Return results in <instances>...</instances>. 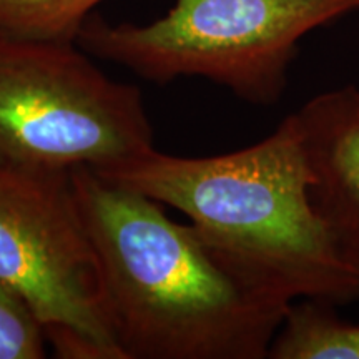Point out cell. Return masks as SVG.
I'll list each match as a JSON object with an SVG mask.
<instances>
[{"label": "cell", "instance_id": "3", "mask_svg": "<svg viewBox=\"0 0 359 359\" xmlns=\"http://www.w3.org/2000/svg\"><path fill=\"white\" fill-rule=\"evenodd\" d=\"M359 12V0H173L148 24H111L93 12L77 43L154 83L198 77L253 105L288 87L302 39Z\"/></svg>", "mask_w": 359, "mask_h": 359}, {"label": "cell", "instance_id": "2", "mask_svg": "<svg viewBox=\"0 0 359 359\" xmlns=\"http://www.w3.org/2000/svg\"><path fill=\"white\" fill-rule=\"evenodd\" d=\"M95 173L178 210L217 257L283 303L359 302V268L314 203L293 114L230 154L177 156L154 147Z\"/></svg>", "mask_w": 359, "mask_h": 359}, {"label": "cell", "instance_id": "9", "mask_svg": "<svg viewBox=\"0 0 359 359\" xmlns=\"http://www.w3.org/2000/svg\"><path fill=\"white\" fill-rule=\"evenodd\" d=\"M47 346V334L32 306L0 280V359H43Z\"/></svg>", "mask_w": 359, "mask_h": 359}, {"label": "cell", "instance_id": "8", "mask_svg": "<svg viewBox=\"0 0 359 359\" xmlns=\"http://www.w3.org/2000/svg\"><path fill=\"white\" fill-rule=\"evenodd\" d=\"M103 0H0V32L30 39L75 40Z\"/></svg>", "mask_w": 359, "mask_h": 359}, {"label": "cell", "instance_id": "4", "mask_svg": "<svg viewBox=\"0 0 359 359\" xmlns=\"http://www.w3.org/2000/svg\"><path fill=\"white\" fill-rule=\"evenodd\" d=\"M154 147L140 88L110 79L75 40L0 32V158L103 172Z\"/></svg>", "mask_w": 359, "mask_h": 359}, {"label": "cell", "instance_id": "6", "mask_svg": "<svg viewBox=\"0 0 359 359\" xmlns=\"http://www.w3.org/2000/svg\"><path fill=\"white\" fill-rule=\"evenodd\" d=\"M293 116L314 203L359 268V87L323 92Z\"/></svg>", "mask_w": 359, "mask_h": 359}, {"label": "cell", "instance_id": "1", "mask_svg": "<svg viewBox=\"0 0 359 359\" xmlns=\"http://www.w3.org/2000/svg\"><path fill=\"white\" fill-rule=\"evenodd\" d=\"M72 187L123 359H264L291 304L231 269L165 205L90 168Z\"/></svg>", "mask_w": 359, "mask_h": 359}, {"label": "cell", "instance_id": "7", "mask_svg": "<svg viewBox=\"0 0 359 359\" xmlns=\"http://www.w3.org/2000/svg\"><path fill=\"white\" fill-rule=\"evenodd\" d=\"M271 359H359V323L343 320L336 306L294 302L273 341Z\"/></svg>", "mask_w": 359, "mask_h": 359}, {"label": "cell", "instance_id": "5", "mask_svg": "<svg viewBox=\"0 0 359 359\" xmlns=\"http://www.w3.org/2000/svg\"><path fill=\"white\" fill-rule=\"evenodd\" d=\"M0 280L32 306L62 359H123L72 173L0 158Z\"/></svg>", "mask_w": 359, "mask_h": 359}]
</instances>
